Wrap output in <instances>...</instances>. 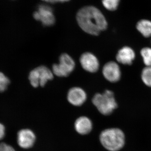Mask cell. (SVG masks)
Masks as SVG:
<instances>
[{"label": "cell", "mask_w": 151, "mask_h": 151, "mask_svg": "<svg viewBox=\"0 0 151 151\" xmlns=\"http://www.w3.org/2000/svg\"><path fill=\"white\" fill-rule=\"evenodd\" d=\"M120 0H102V3L105 9L109 11L116 10Z\"/></svg>", "instance_id": "cell-16"}, {"label": "cell", "mask_w": 151, "mask_h": 151, "mask_svg": "<svg viewBox=\"0 0 151 151\" xmlns=\"http://www.w3.org/2000/svg\"><path fill=\"white\" fill-rule=\"evenodd\" d=\"M102 72L105 79L112 83L119 81L122 76L119 64L113 61L105 63L103 67Z\"/></svg>", "instance_id": "cell-8"}, {"label": "cell", "mask_w": 151, "mask_h": 151, "mask_svg": "<svg viewBox=\"0 0 151 151\" xmlns=\"http://www.w3.org/2000/svg\"><path fill=\"white\" fill-rule=\"evenodd\" d=\"M92 102L100 113L105 116L111 115L118 107L114 93L109 90L95 94Z\"/></svg>", "instance_id": "cell-3"}, {"label": "cell", "mask_w": 151, "mask_h": 151, "mask_svg": "<svg viewBox=\"0 0 151 151\" xmlns=\"http://www.w3.org/2000/svg\"><path fill=\"white\" fill-rule=\"evenodd\" d=\"M34 18L40 22L44 26L50 27L55 23V19L52 9L46 4H41L34 12Z\"/></svg>", "instance_id": "cell-6"}, {"label": "cell", "mask_w": 151, "mask_h": 151, "mask_svg": "<svg viewBox=\"0 0 151 151\" xmlns=\"http://www.w3.org/2000/svg\"><path fill=\"white\" fill-rule=\"evenodd\" d=\"M5 135V128L2 124L0 123V140L4 137Z\"/></svg>", "instance_id": "cell-19"}, {"label": "cell", "mask_w": 151, "mask_h": 151, "mask_svg": "<svg viewBox=\"0 0 151 151\" xmlns=\"http://www.w3.org/2000/svg\"><path fill=\"white\" fill-rule=\"evenodd\" d=\"M9 83L10 80L8 78L0 72V92L5 91Z\"/></svg>", "instance_id": "cell-17"}, {"label": "cell", "mask_w": 151, "mask_h": 151, "mask_svg": "<svg viewBox=\"0 0 151 151\" xmlns=\"http://www.w3.org/2000/svg\"><path fill=\"white\" fill-rule=\"evenodd\" d=\"M136 54L134 50L130 47L124 46L118 51L116 59L118 62L123 65H130L133 63Z\"/></svg>", "instance_id": "cell-11"}, {"label": "cell", "mask_w": 151, "mask_h": 151, "mask_svg": "<svg viewBox=\"0 0 151 151\" xmlns=\"http://www.w3.org/2000/svg\"><path fill=\"white\" fill-rule=\"evenodd\" d=\"M76 19L79 27L90 35H98L108 27L104 15L93 6H86L80 9L76 14Z\"/></svg>", "instance_id": "cell-1"}, {"label": "cell", "mask_w": 151, "mask_h": 151, "mask_svg": "<svg viewBox=\"0 0 151 151\" xmlns=\"http://www.w3.org/2000/svg\"><path fill=\"white\" fill-rule=\"evenodd\" d=\"M76 63L73 58L67 53H62L59 58V63L52 65L53 74L59 77H66L75 68Z\"/></svg>", "instance_id": "cell-5"}, {"label": "cell", "mask_w": 151, "mask_h": 151, "mask_svg": "<svg viewBox=\"0 0 151 151\" xmlns=\"http://www.w3.org/2000/svg\"><path fill=\"white\" fill-rule=\"evenodd\" d=\"M67 100L71 105L80 106L83 105L87 99L86 92L81 87H73L67 93Z\"/></svg>", "instance_id": "cell-9"}, {"label": "cell", "mask_w": 151, "mask_h": 151, "mask_svg": "<svg viewBox=\"0 0 151 151\" xmlns=\"http://www.w3.org/2000/svg\"><path fill=\"white\" fill-rule=\"evenodd\" d=\"M137 29L145 37L151 36V21L147 19L141 20L137 24Z\"/></svg>", "instance_id": "cell-13"}, {"label": "cell", "mask_w": 151, "mask_h": 151, "mask_svg": "<svg viewBox=\"0 0 151 151\" xmlns=\"http://www.w3.org/2000/svg\"><path fill=\"white\" fill-rule=\"evenodd\" d=\"M52 70L42 65L35 68L30 72L29 79L30 84L34 88L44 87L49 81L52 80L54 76Z\"/></svg>", "instance_id": "cell-4"}, {"label": "cell", "mask_w": 151, "mask_h": 151, "mask_svg": "<svg viewBox=\"0 0 151 151\" xmlns=\"http://www.w3.org/2000/svg\"><path fill=\"white\" fill-rule=\"evenodd\" d=\"M74 127L76 131L80 134H87L92 131V123L88 117L81 116L76 121Z\"/></svg>", "instance_id": "cell-12"}, {"label": "cell", "mask_w": 151, "mask_h": 151, "mask_svg": "<svg viewBox=\"0 0 151 151\" xmlns=\"http://www.w3.org/2000/svg\"><path fill=\"white\" fill-rule=\"evenodd\" d=\"M0 151H16L12 146L5 143L0 144Z\"/></svg>", "instance_id": "cell-18"}, {"label": "cell", "mask_w": 151, "mask_h": 151, "mask_svg": "<svg viewBox=\"0 0 151 151\" xmlns=\"http://www.w3.org/2000/svg\"><path fill=\"white\" fill-rule=\"evenodd\" d=\"M141 55L146 66L151 67V48L145 47L141 50Z\"/></svg>", "instance_id": "cell-14"}, {"label": "cell", "mask_w": 151, "mask_h": 151, "mask_svg": "<svg viewBox=\"0 0 151 151\" xmlns=\"http://www.w3.org/2000/svg\"><path fill=\"white\" fill-rule=\"evenodd\" d=\"M141 78L144 84L151 87V67L146 66L143 69Z\"/></svg>", "instance_id": "cell-15"}, {"label": "cell", "mask_w": 151, "mask_h": 151, "mask_svg": "<svg viewBox=\"0 0 151 151\" xmlns=\"http://www.w3.org/2000/svg\"><path fill=\"white\" fill-rule=\"evenodd\" d=\"M35 139V135L32 130L23 129L18 132L17 141L19 146L22 148L27 149L32 147Z\"/></svg>", "instance_id": "cell-10"}, {"label": "cell", "mask_w": 151, "mask_h": 151, "mask_svg": "<svg viewBox=\"0 0 151 151\" xmlns=\"http://www.w3.org/2000/svg\"><path fill=\"white\" fill-rule=\"evenodd\" d=\"M79 62L84 70L89 73H95L99 70L100 63L97 57L92 52H85L80 57Z\"/></svg>", "instance_id": "cell-7"}, {"label": "cell", "mask_w": 151, "mask_h": 151, "mask_svg": "<svg viewBox=\"0 0 151 151\" xmlns=\"http://www.w3.org/2000/svg\"><path fill=\"white\" fill-rule=\"evenodd\" d=\"M100 143L109 151H119L124 147L125 136L122 130L118 128L106 129L101 132Z\"/></svg>", "instance_id": "cell-2"}, {"label": "cell", "mask_w": 151, "mask_h": 151, "mask_svg": "<svg viewBox=\"0 0 151 151\" xmlns=\"http://www.w3.org/2000/svg\"><path fill=\"white\" fill-rule=\"evenodd\" d=\"M43 1L46 3H52V4H54L56 3H63L65 2H68L69 0H42Z\"/></svg>", "instance_id": "cell-20"}]
</instances>
